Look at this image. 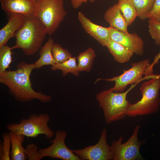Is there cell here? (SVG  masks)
<instances>
[{
    "mask_svg": "<svg viewBox=\"0 0 160 160\" xmlns=\"http://www.w3.org/2000/svg\"><path fill=\"white\" fill-rule=\"evenodd\" d=\"M38 147L36 145L28 144L25 148V152L28 160H39Z\"/></svg>",
    "mask_w": 160,
    "mask_h": 160,
    "instance_id": "27",
    "label": "cell"
},
{
    "mask_svg": "<svg viewBox=\"0 0 160 160\" xmlns=\"http://www.w3.org/2000/svg\"><path fill=\"white\" fill-rule=\"evenodd\" d=\"M8 134L11 142V160H26L27 157L23 145L25 136L12 131H9Z\"/></svg>",
    "mask_w": 160,
    "mask_h": 160,
    "instance_id": "16",
    "label": "cell"
},
{
    "mask_svg": "<svg viewBox=\"0 0 160 160\" xmlns=\"http://www.w3.org/2000/svg\"><path fill=\"white\" fill-rule=\"evenodd\" d=\"M106 47L113 55L114 60L121 63L128 62L134 54L127 47L111 40Z\"/></svg>",
    "mask_w": 160,
    "mask_h": 160,
    "instance_id": "17",
    "label": "cell"
},
{
    "mask_svg": "<svg viewBox=\"0 0 160 160\" xmlns=\"http://www.w3.org/2000/svg\"><path fill=\"white\" fill-rule=\"evenodd\" d=\"M24 15V23L15 33V44L11 49L20 48L26 55H31L40 49L47 34L45 26L39 19L33 15Z\"/></svg>",
    "mask_w": 160,
    "mask_h": 160,
    "instance_id": "2",
    "label": "cell"
},
{
    "mask_svg": "<svg viewBox=\"0 0 160 160\" xmlns=\"http://www.w3.org/2000/svg\"><path fill=\"white\" fill-rule=\"evenodd\" d=\"M55 138L51 140L49 146L39 150V160L45 157H49L63 160H81L73 152V150L66 146L65 140L67 133L63 130H59L55 133Z\"/></svg>",
    "mask_w": 160,
    "mask_h": 160,
    "instance_id": "9",
    "label": "cell"
},
{
    "mask_svg": "<svg viewBox=\"0 0 160 160\" xmlns=\"http://www.w3.org/2000/svg\"><path fill=\"white\" fill-rule=\"evenodd\" d=\"M111 39L118 42L131 50L134 54L141 56L144 53V42L136 33H129L109 27Z\"/></svg>",
    "mask_w": 160,
    "mask_h": 160,
    "instance_id": "11",
    "label": "cell"
},
{
    "mask_svg": "<svg viewBox=\"0 0 160 160\" xmlns=\"http://www.w3.org/2000/svg\"><path fill=\"white\" fill-rule=\"evenodd\" d=\"M103 18L110 26L121 31L128 32V26L117 3H116L106 10Z\"/></svg>",
    "mask_w": 160,
    "mask_h": 160,
    "instance_id": "15",
    "label": "cell"
},
{
    "mask_svg": "<svg viewBox=\"0 0 160 160\" xmlns=\"http://www.w3.org/2000/svg\"><path fill=\"white\" fill-rule=\"evenodd\" d=\"M50 119V116L47 113L38 115L33 113L27 118L22 119L18 123L8 124L7 127L9 131L28 137H35L43 134L47 138L50 139L55 134L48 126Z\"/></svg>",
    "mask_w": 160,
    "mask_h": 160,
    "instance_id": "6",
    "label": "cell"
},
{
    "mask_svg": "<svg viewBox=\"0 0 160 160\" xmlns=\"http://www.w3.org/2000/svg\"><path fill=\"white\" fill-rule=\"evenodd\" d=\"M131 65L132 67L130 68L127 70H123V73L118 76L98 80L114 82V86L112 88V90L115 92H123L128 85L136 84L142 80L144 75L147 79L152 78L154 75L153 73V69L150 67V60L148 59L132 63Z\"/></svg>",
    "mask_w": 160,
    "mask_h": 160,
    "instance_id": "7",
    "label": "cell"
},
{
    "mask_svg": "<svg viewBox=\"0 0 160 160\" xmlns=\"http://www.w3.org/2000/svg\"><path fill=\"white\" fill-rule=\"evenodd\" d=\"M54 43L53 39L49 38L44 45L41 47L39 51L40 57L34 63L35 69H40L44 65H52L56 64L52 52V45Z\"/></svg>",
    "mask_w": 160,
    "mask_h": 160,
    "instance_id": "18",
    "label": "cell"
},
{
    "mask_svg": "<svg viewBox=\"0 0 160 160\" xmlns=\"http://www.w3.org/2000/svg\"><path fill=\"white\" fill-rule=\"evenodd\" d=\"M12 49L7 44L0 47V73L7 71L12 62Z\"/></svg>",
    "mask_w": 160,
    "mask_h": 160,
    "instance_id": "23",
    "label": "cell"
},
{
    "mask_svg": "<svg viewBox=\"0 0 160 160\" xmlns=\"http://www.w3.org/2000/svg\"><path fill=\"white\" fill-rule=\"evenodd\" d=\"M67 14L63 0H37L33 15L45 27L47 34L52 35Z\"/></svg>",
    "mask_w": 160,
    "mask_h": 160,
    "instance_id": "5",
    "label": "cell"
},
{
    "mask_svg": "<svg viewBox=\"0 0 160 160\" xmlns=\"http://www.w3.org/2000/svg\"><path fill=\"white\" fill-rule=\"evenodd\" d=\"M160 74L156 75L144 82L140 88L141 99L134 104H130L126 116L132 117L145 116L158 111L160 106Z\"/></svg>",
    "mask_w": 160,
    "mask_h": 160,
    "instance_id": "3",
    "label": "cell"
},
{
    "mask_svg": "<svg viewBox=\"0 0 160 160\" xmlns=\"http://www.w3.org/2000/svg\"><path fill=\"white\" fill-rule=\"evenodd\" d=\"M2 138V144L0 146V160H10L11 142L8 133L4 132Z\"/></svg>",
    "mask_w": 160,
    "mask_h": 160,
    "instance_id": "25",
    "label": "cell"
},
{
    "mask_svg": "<svg viewBox=\"0 0 160 160\" xmlns=\"http://www.w3.org/2000/svg\"><path fill=\"white\" fill-rule=\"evenodd\" d=\"M96 57L95 50L91 47L79 53L77 57V66L79 71L89 72Z\"/></svg>",
    "mask_w": 160,
    "mask_h": 160,
    "instance_id": "19",
    "label": "cell"
},
{
    "mask_svg": "<svg viewBox=\"0 0 160 160\" xmlns=\"http://www.w3.org/2000/svg\"><path fill=\"white\" fill-rule=\"evenodd\" d=\"M148 23L150 36L156 45H160V22L148 20Z\"/></svg>",
    "mask_w": 160,
    "mask_h": 160,
    "instance_id": "26",
    "label": "cell"
},
{
    "mask_svg": "<svg viewBox=\"0 0 160 160\" xmlns=\"http://www.w3.org/2000/svg\"><path fill=\"white\" fill-rule=\"evenodd\" d=\"M131 88L125 92L113 91L112 88L96 95V98L99 107L103 111L105 121L109 124L123 119L130 104L127 95Z\"/></svg>",
    "mask_w": 160,
    "mask_h": 160,
    "instance_id": "4",
    "label": "cell"
},
{
    "mask_svg": "<svg viewBox=\"0 0 160 160\" xmlns=\"http://www.w3.org/2000/svg\"><path fill=\"white\" fill-rule=\"evenodd\" d=\"M160 59V52L155 56L153 59V61L151 65L153 66L155 64L159 63V59Z\"/></svg>",
    "mask_w": 160,
    "mask_h": 160,
    "instance_id": "30",
    "label": "cell"
},
{
    "mask_svg": "<svg viewBox=\"0 0 160 160\" xmlns=\"http://www.w3.org/2000/svg\"><path fill=\"white\" fill-rule=\"evenodd\" d=\"M96 0H70L71 3L74 9H78L84 3L88 1L94 2Z\"/></svg>",
    "mask_w": 160,
    "mask_h": 160,
    "instance_id": "29",
    "label": "cell"
},
{
    "mask_svg": "<svg viewBox=\"0 0 160 160\" xmlns=\"http://www.w3.org/2000/svg\"><path fill=\"white\" fill-rule=\"evenodd\" d=\"M78 19L86 32L104 47L111 40L109 28L96 24L87 18L82 12L78 14Z\"/></svg>",
    "mask_w": 160,
    "mask_h": 160,
    "instance_id": "12",
    "label": "cell"
},
{
    "mask_svg": "<svg viewBox=\"0 0 160 160\" xmlns=\"http://www.w3.org/2000/svg\"><path fill=\"white\" fill-rule=\"evenodd\" d=\"M37 0H0L1 9L7 14L33 15Z\"/></svg>",
    "mask_w": 160,
    "mask_h": 160,
    "instance_id": "13",
    "label": "cell"
},
{
    "mask_svg": "<svg viewBox=\"0 0 160 160\" xmlns=\"http://www.w3.org/2000/svg\"><path fill=\"white\" fill-rule=\"evenodd\" d=\"M117 4L128 26L131 25L138 17L136 9L132 0H118Z\"/></svg>",
    "mask_w": 160,
    "mask_h": 160,
    "instance_id": "20",
    "label": "cell"
},
{
    "mask_svg": "<svg viewBox=\"0 0 160 160\" xmlns=\"http://www.w3.org/2000/svg\"><path fill=\"white\" fill-rule=\"evenodd\" d=\"M9 16L7 23L0 30V47L7 44L11 38L14 37L15 33L23 25L25 15L18 13L8 14Z\"/></svg>",
    "mask_w": 160,
    "mask_h": 160,
    "instance_id": "14",
    "label": "cell"
},
{
    "mask_svg": "<svg viewBox=\"0 0 160 160\" xmlns=\"http://www.w3.org/2000/svg\"><path fill=\"white\" fill-rule=\"evenodd\" d=\"M107 129L104 128L96 144L81 149L73 150V152L81 160H113V155L111 146L107 143Z\"/></svg>",
    "mask_w": 160,
    "mask_h": 160,
    "instance_id": "10",
    "label": "cell"
},
{
    "mask_svg": "<svg viewBox=\"0 0 160 160\" xmlns=\"http://www.w3.org/2000/svg\"><path fill=\"white\" fill-rule=\"evenodd\" d=\"M76 58L71 57L66 61L61 63H56L51 66V69L53 71L60 70L62 75L65 76L69 73L78 76L80 72L76 63Z\"/></svg>",
    "mask_w": 160,
    "mask_h": 160,
    "instance_id": "21",
    "label": "cell"
},
{
    "mask_svg": "<svg viewBox=\"0 0 160 160\" xmlns=\"http://www.w3.org/2000/svg\"><path fill=\"white\" fill-rule=\"evenodd\" d=\"M138 14L141 20L147 18V15L153 8L156 0H132Z\"/></svg>",
    "mask_w": 160,
    "mask_h": 160,
    "instance_id": "22",
    "label": "cell"
},
{
    "mask_svg": "<svg viewBox=\"0 0 160 160\" xmlns=\"http://www.w3.org/2000/svg\"><path fill=\"white\" fill-rule=\"evenodd\" d=\"M53 59L56 63H63L71 57L68 50L63 48L59 44L54 43L52 48Z\"/></svg>",
    "mask_w": 160,
    "mask_h": 160,
    "instance_id": "24",
    "label": "cell"
},
{
    "mask_svg": "<svg viewBox=\"0 0 160 160\" xmlns=\"http://www.w3.org/2000/svg\"><path fill=\"white\" fill-rule=\"evenodd\" d=\"M140 125H136L133 133L128 140L122 143L123 137L113 140L111 145L113 155V160H140L143 158L140 153V148L145 140L140 141L138 138Z\"/></svg>",
    "mask_w": 160,
    "mask_h": 160,
    "instance_id": "8",
    "label": "cell"
},
{
    "mask_svg": "<svg viewBox=\"0 0 160 160\" xmlns=\"http://www.w3.org/2000/svg\"><path fill=\"white\" fill-rule=\"evenodd\" d=\"M147 18L160 22V0H156L153 8L147 15Z\"/></svg>",
    "mask_w": 160,
    "mask_h": 160,
    "instance_id": "28",
    "label": "cell"
},
{
    "mask_svg": "<svg viewBox=\"0 0 160 160\" xmlns=\"http://www.w3.org/2000/svg\"><path fill=\"white\" fill-rule=\"evenodd\" d=\"M35 69L33 63L28 64L22 61L16 69L0 73V82L6 86L15 100L26 102L37 100L43 103L51 102V97L41 92H37L32 88L30 76Z\"/></svg>",
    "mask_w": 160,
    "mask_h": 160,
    "instance_id": "1",
    "label": "cell"
}]
</instances>
